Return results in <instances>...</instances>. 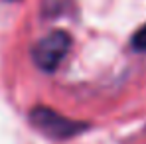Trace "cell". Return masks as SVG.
Returning <instances> with one entry per match:
<instances>
[{
	"label": "cell",
	"mask_w": 146,
	"mask_h": 144,
	"mask_svg": "<svg viewBox=\"0 0 146 144\" xmlns=\"http://www.w3.org/2000/svg\"><path fill=\"white\" fill-rule=\"evenodd\" d=\"M132 48L136 51H146V24L132 36Z\"/></svg>",
	"instance_id": "obj_3"
},
{
	"label": "cell",
	"mask_w": 146,
	"mask_h": 144,
	"mask_svg": "<svg viewBox=\"0 0 146 144\" xmlns=\"http://www.w3.org/2000/svg\"><path fill=\"white\" fill-rule=\"evenodd\" d=\"M69 48H71L69 34H65L61 30H55V32H49L48 36H44L42 40H38L34 44L32 59L40 69L53 71V69L59 67L63 57L69 53Z\"/></svg>",
	"instance_id": "obj_1"
},
{
	"label": "cell",
	"mask_w": 146,
	"mask_h": 144,
	"mask_svg": "<svg viewBox=\"0 0 146 144\" xmlns=\"http://www.w3.org/2000/svg\"><path fill=\"white\" fill-rule=\"evenodd\" d=\"M8 2H14V0H8Z\"/></svg>",
	"instance_id": "obj_4"
},
{
	"label": "cell",
	"mask_w": 146,
	"mask_h": 144,
	"mask_svg": "<svg viewBox=\"0 0 146 144\" xmlns=\"http://www.w3.org/2000/svg\"><path fill=\"white\" fill-rule=\"evenodd\" d=\"M30 120L38 130H42L51 138H71L85 128L83 122L65 119L63 115L51 111L48 107H36L30 113Z\"/></svg>",
	"instance_id": "obj_2"
}]
</instances>
